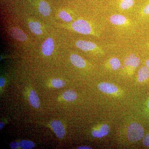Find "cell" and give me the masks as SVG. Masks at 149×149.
I'll return each instance as SVG.
<instances>
[{"mask_svg":"<svg viewBox=\"0 0 149 149\" xmlns=\"http://www.w3.org/2000/svg\"><path fill=\"white\" fill-rule=\"evenodd\" d=\"M144 131L143 127L139 123H133L129 125L127 131V137L131 142H136L142 139Z\"/></svg>","mask_w":149,"mask_h":149,"instance_id":"cell-1","label":"cell"},{"mask_svg":"<svg viewBox=\"0 0 149 149\" xmlns=\"http://www.w3.org/2000/svg\"><path fill=\"white\" fill-rule=\"evenodd\" d=\"M71 26L74 31L80 34L90 35L93 32L91 24L84 19H77L72 22Z\"/></svg>","mask_w":149,"mask_h":149,"instance_id":"cell-2","label":"cell"},{"mask_svg":"<svg viewBox=\"0 0 149 149\" xmlns=\"http://www.w3.org/2000/svg\"><path fill=\"white\" fill-rule=\"evenodd\" d=\"M75 45L82 50L88 52L92 51H102L95 43L90 41L78 40L75 43Z\"/></svg>","mask_w":149,"mask_h":149,"instance_id":"cell-3","label":"cell"},{"mask_svg":"<svg viewBox=\"0 0 149 149\" xmlns=\"http://www.w3.org/2000/svg\"><path fill=\"white\" fill-rule=\"evenodd\" d=\"M124 64L125 66L130 68L132 70L138 67L140 64V58L134 54H130L124 59Z\"/></svg>","mask_w":149,"mask_h":149,"instance_id":"cell-4","label":"cell"},{"mask_svg":"<svg viewBox=\"0 0 149 149\" xmlns=\"http://www.w3.org/2000/svg\"><path fill=\"white\" fill-rule=\"evenodd\" d=\"M51 125L56 135L60 139L63 138L65 136V131L64 126L61 122L58 120H54L52 121Z\"/></svg>","mask_w":149,"mask_h":149,"instance_id":"cell-5","label":"cell"},{"mask_svg":"<svg viewBox=\"0 0 149 149\" xmlns=\"http://www.w3.org/2000/svg\"><path fill=\"white\" fill-rule=\"evenodd\" d=\"M109 21L111 24L117 26H122L129 23V21L125 16L122 15L113 14L110 17Z\"/></svg>","mask_w":149,"mask_h":149,"instance_id":"cell-6","label":"cell"},{"mask_svg":"<svg viewBox=\"0 0 149 149\" xmlns=\"http://www.w3.org/2000/svg\"><path fill=\"white\" fill-rule=\"evenodd\" d=\"M54 44L53 40L51 38H48L44 42L42 46V50L45 56L51 55L54 50Z\"/></svg>","mask_w":149,"mask_h":149,"instance_id":"cell-7","label":"cell"},{"mask_svg":"<svg viewBox=\"0 0 149 149\" xmlns=\"http://www.w3.org/2000/svg\"><path fill=\"white\" fill-rule=\"evenodd\" d=\"M98 88L102 92L107 94H113L116 92L118 90V88L116 85L107 82L100 83Z\"/></svg>","mask_w":149,"mask_h":149,"instance_id":"cell-8","label":"cell"},{"mask_svg":"<svg viewBox=\"0 0 149 149\" xmlns=\"http://www.w3.org/2000/svg\"><path fill=\"white\" fill-rule=\"evenodd\" d=\"M10 34L14 39L20 41H24L27 40L26 34L21 29L17 27H13L10 30Z\"/></svg>","mask_w":149,"mask_h":149,"instance_id":"cell-9","label":"cell"},{"mask_svg":"<svg viewBox=\"0 0 149 149\" xmlns=\"http://www.w3.org/2000/svg\"><path fill=\"white\" fill-rule=\"evenodd\" d=\"M70 61L74 66L83 68L86 65V62L83 58L76 54H72L70 56Z\"/></svg>","mask_w":149,"mask_h":149,"instance_id":"cell-10","label":"cell"},{"mask_svg":"<svg viewBox=\"0 0 149 149\" xmlns=\"http://www.w3.org/2000/svg\"><path fill=\"white\" fill-rule=\"evenodd\" d=\"M110 131L109 126L107 124L102 125L98 130H94L92 132V135L95 138H101L108 134Z\"/></svg>","mask_w":149,"mask_h":149,"instance_id":"cell-11","label":"cell"},{"mask_svg":"<svg viewBox=\"0 0 149 149\" xmlns=\"http://www.w3.org/2000/svg\"><path fill=\"white\" fill-rule=\"evenodd\" d=\"M28 99L29 103L33 107L35 108L39 107L40 105V100L35 91L32 90L30 91Z\"/></svg>","mask_w":149,"mask_h":149,"instance_id":"cell-12","label":"cell"},{"mask_svg":"<svg viewBox=\"0 0 149 149\" xmlns=\"http://www.w3.org/2000/svg\"><path fill=\"white\" fill-rule=\"evenodd\" d=\"M149 77V69L147 66L142 67L138 72V80L139 82H144Z\"/></svg>","mask_w":149,"mask_h":149,"instance_id":"cell-13","label":"cell"},{"mask_svg":"<svg viewBox=\"0 0 149 149\" xmlns=\"http://www.w3.org/2000/svg\"><path fill=\"white\" fill-rule=\"evenodd\" d=\"M39 10L40 13L45 16L49 15L51 11L49 5L47 2L44 1H40L39 4Z\"/></svg>","mask_w":149,"mask_h":149,"instance_id":"cell-14","label":"cell"},{"mask_svg":"<svg viewBox=\"0 0 149 149\" xmlns=\"http://www.w3.org/2000/svg\"><path fill=\"white\" fill-rule=\"evenodd\" d=\"M28 26L30 30L36 35H41L42 33V31L41 29V24L38 22H30L28 24Z\"/></svg>","mask_w":149,"mask_h":149,"instance_id":"cell-15","label":"cell"},{"mask_svg":"<svg viewBox=\"0 0 149 149\" xmlns=\"http://www.w3.org/2000/svg\"><path fill=\"white\" fill-rule=\"evenodd\" d=\"M63 97L67 101L72 102L77 98V95L74 91L67 90L63 93Z\"/></svg>","mask_w":149,"mask_h":149,"instance_id":"cell-16","label":"cell"},{"mask_svg":"<svg viewBox=\"0 0 149 149\" xmlns=\"http://www.w3.org/2000/svg\"><path fill=\"white\" fill-rule=\"evenodd\" d=\"M19 146L22 149H31L35 146V144L31 141L23 140L19 142Z\"/></svg>","mask_w":149,"mask_h":149,"instance_id":"cell-17","label":"cell"},{"mask_svg":"<svg viewBox=\"0 0 149 149\" xmlns=\"http://www.w3.org/2000/svg\"><path fill=\"white\" fill-rule=\"evenodd\" d=\"M109 63L112 69L114 70H117L119 69L120 66V61L116 57H113L111 58L109 61Z\"/></svg>","mask_w":149,"mask_h":149,"instance_id":"cell-18","label":"cell"},{"mask_svg":"<svg viewBox=\"0 0 149 149\" xmlns=\"http://www.w3.org/2000/svg\"><path fill=\"white\" fill-rule=\"evenodd\" d=\"M134 4V0H121L120 3V8L122 10L128 9L132 7Z\"/></svg>","mask_w":149,"mask_h":149,"instance_id":"cell-19","label":"cell"},{"mask_svg":"<svg viewBox=\"0 0 149 149\" xmlns=\"http://www.w3.org/2000/svg\"><path fill=\"white\" fill-rule=\"evenodd\" d=\"M52 84L56 88H60L64 87L65 85L64 80H60L59 78H54L52 80Z\"/></svg>","mask_w":149,"mask_h":149,"instance_id":"cell-20","label":"cell"},{"mask_svg":"<svg viewBox=\"0 0 149 149\" xmlns=\"http://www.w3.org/2000/svg\"><path fill=\"white\" fill-rule=\"evenodd\" d=\"M58 16L63 21L69 22L72 21V18L71 16L64 10H62L59 13Z\"/></svg>","mask_w":149,"mask_h":149,"instance_id":"cell-21","label":"cell"},{"mask_svg":"<svg viewBox=\"0 0 149 149\" xmlns=\"http://www.w3.org/2000/svg\"><path fill=\"white\" fill-rule=\"evenodd\" d=\"M143 143L146 146L149 147V133L144 137L143 139Z\"/></svg>","mask_w":149,"mask_h":149,"instance_id":"cell-22","label":"cell"},{"mask_svg":"<svg viewBox=\"0 0 149 149\" xmlns=\"http://www.w3.org/2000/svg\"><path fill=\"white\" fill-rule=\"evenodd\" d=\"M10 147L11 148L15 149L18 148L19 146V144L18 142H13L10 143Z\"/></svg>","mask_w":149,"mask_h":149,"instance_id":"cell-23","label":"cell"},{"mask_svg":"<svg viewBox=\"0 0 149 149\" xmlns=\"http://www.w3.org/2000/svg\"><path fill=\"white\" fill-rule=\"evenodd\" d=\"M143 12L146 15H149V3L144 7L143 8Z\"/></svg>","mask_w":149,"mask_h":149,"instance_id":"cell-24","label":"cell"},{"mask_svg":"<svg viewBox=\"0 0 149 149\" xmlns=\"http://www.w3.org/2000/svg\"><path fill=\"white\" fill-rule=\"evenodd\" d=\"M5 83V80L3 77H1L0 78V87H2L4 85Z\"/></svg>","mask_w":149,"mask_h":149,"instance_id":"cell-25","label":"cell"},{"mask_svg":"<svg viewBox=\"0 0 149 149\" xmlns=\"http://www.w3.org/2000/svg\"><path fill=\"white\" fill-rule=\"evenodd\" d=\"M78 149H92V148L91 147L87 146H80L78 147L77 148Z\"/></svg>","mask_w":149,"mask_h":149,"instance_id":"cell-26","label":"cell"},{"mask_svg":"<svg viewBox=\"0 0 149 149\" xmlns=\"http://www.w3.org/2000/svg\"><path fill=\"white\" fill-rule=\"evenodd\" d=\"M4 125L5 124L3 122H1V123H0V129H1V130L2 129L3 126H4Z\"/></svg>","mask_w":149,"mask_h":149,"instance_id":"cell-27","label":"cell"},{"mask_svg":"<svg viewBox=\"0 0 149 149\" xmlns=\"http://www.w3.org/2000/svg\"><path fill=\"white\" fill-rule=\"evenodd\" d=\"M146 64L147 67L149 69V59H148L146 61Z\"/></svg>","mask_w":149,"mask_h":149,"instance_id":"cell-28","label":"cell"},{"mask_svg":"<svg viewBox=\"0 0 149 149\" xmlns=\"http://www.w3.org/2000/svg\"><path fill=\"white\" fill-rule=\"evenodd\" d=\"M148 107L149 108V101H148Z\"/></svg>","mask_w":149,"mask_h":149,"instance_id":"cell-29","label":"cell"}]
</instances>
